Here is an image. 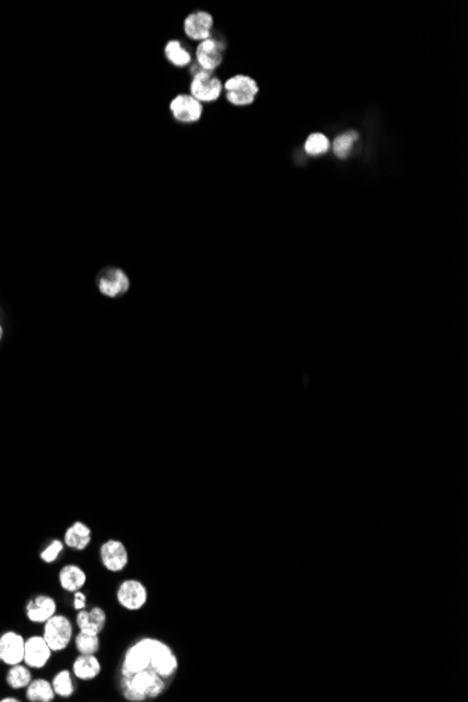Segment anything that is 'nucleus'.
Instances as JSON below:
<instances>
[{
  "instance_id": "nucleus-1",
  "label": "nucleus",
  "mask_w": 468,
  "mask_h": 702,
  "mask_svg": "<svg viewBox=\"0 0 468 702\" xmlns=\"http://www.w3.org/2000/svg\"><path fill=\"white\" fill-rule=\"evenodd\" d=\"M161 677L149 669L125 676V697L129 701H143L146 697H156L163 691Z\"/></svg>"
},
{
  "instance_id": "nucleus-2",
  "label": "nucleus",
  "mask_w": 468,
  "mask_h": 702,
  "mask_svg": "<svg viewBox=\"0 0 468 702\" xmlns=\"http://www.w3.org/2000/svg\"><path fill=\"white\" fill-rule=\"evenodd\" d=\"M223 91L226 100L234 107H248L254 104L259 86L255 79L248 74H234L223 83Z\"/></svg>"
},
{
  "instance_id": "nucleus-3",
  "label": "nucleus",
  "mask_w": 468,
  "mask_h": 702,
  "mask_svg": "<svg viewBox=\"0 0 468 702\" xmlns=\"http://www.w3.org/2000/svg\"><path fill=\"white\" fill-rule=\"evenodd\" d=\"M189 94L200 104L217 101L223 94V81L213 72H206L198 67L189 83Z\"/></svg>"
},
{
  "instance_id": "nucleus-4",
  "label": "nucleus",
  "mask_w": 468,
  "mask_h": 702,
  "mask_svg": "<svg viewBox=\"0 0 468 702\" xmlns=\"http://www.w3.org/2000/svg\"><path fill=\"white\" fill-rule=\"evenodd\" d=\"M43 640L52 649V652H60L66 649L73 637V627L69 619L64 616H53L46 623H43Z\"/></svg>"
},
{
  "instance_id": "nucleus-5",
  "label": "nucleus",
  "mask_w": 468,
  "mask_h": 702,
  "mask_svg": "<svg viewBox=\"0 0 468 702\" xmlns=\"http://www.w3.org/2000/svg\"><path fill=\"white\" fill-rule=\"evenodd\" d=\"M224 50V43L214 36L198 42L195 50V60L198 67L206 72H214L223 63Z\"/></svg>"
},
{
  "instance_id": "nucleus-6",
  "label": "nucleus",
  "mask_w": 468,
  "mask_h": 702,
  "mask_svg": "<svg viewBox=\"0 0 468 702\" xmlns=\"http://www.w3.org/2000/svg\"><path fill=\"white\" fill-rule=\"evenodd\" d=\"M172 118L181 123H196L203 116V104L191 94H177L168 105Z\"/></svg>"
},
{
  "instance_id": "nucleus-7",
  "label": "nucleus",
  "mask_w": 468,
  "mask_h": 702,
  "mask_svg": "<svg viewBox=\"0 0 468 702\" xmlns=\"http://www.w3.org/2000/svg\"><path fill=\"white\" fill-rule=\"evenodd\" d=\"M150 649V669L160 677H168L177 670V658L171 649L153 638H146Z\"/></svg>"
},
{
  "instance_id": "nucleus-8",
  "label": "nucleus",
  "mask_w": 468,
  "mask_h": 702,
  "mask_svg": "<svg viewBox=\"0 0 468 702\" xmlns=\"http://www.w3.org/2000/svg\"><path fill=\"white\" fill-rule=\"evenodd\" d=\"M214 18L209 11L196 10L189 13L184 20L185 35L196 42H202L213 36Z\"/></svg>"
},
{
  "instance_id": "nucleus-9",
  "label": "nucleus",
  "mask_w": 468,
  "mask_h": 702,
  "mask_svg": "<svg viewBox=\"0 0 468 702\" xmlns=\"http://www.w3.org/2000/svg\"><path fill=\"white\" fill-rule=\"evenodd\" d=\"M97 285L101 295L106 297H118L129 290L130 283L129 278L122 269L108 266L99 272Z\"/></svg>"
},
{
  "instance_id": "nucleus-10",
  "label": "nucleus",
  "mask_w": 468,
  "mask_h": 702,
  "mask_svg": "<svg viewBox=\"0 0 468 702\" xmlns=\"http://www.w3.org/2000/svg\"><path fill=\"white\" fill-rule=\"evenodd\" d=\"M116 600L125 610L137 612L147 602V590L142 582L128 579L119 585Z\"/></svg>"
},
{
  "instance_id": "nucleus-11",
  "label": "nucleus",
  "mask_w": 468,
  "mask_h": 702,
  "mask_svg": "<svg viewBox=\"0 0 468 702\" xmlns=\"http://www.w3.org/2000/svg\"><path fill=\"white\" fill-rule=\"evenodd\" d=\"M99 558L109 572H121L128 565V550L119 540H108L99 548Z\"/></svg>"
},
{
  "instance_id": "nucleus-12",
  "label": "nucleus",
  "mask_w": 468,
  "mask_h": 702,
  "mask_svg": "<svg viewBox=\"0 0 468 702\" xmlns=\"http://www.w3.org/2000/svg\"><path fill=\"white\" fill-rule=\"evenodd\" d=\"M52 649L43 637H29L24 645L22 663L29 669H42L50 659Z\"/></svg>"
},
{
  "instance_id": "nucleus-13",
  "label": "nucleus",
  "mask_w": 468,
  "mask_h": 702,
  "mask_svg": "<svg viewBox=\"0 0 468 702\" xmlns=\"http://www.w3.org/2000/svg\"><path fill=\"white\" fill-rule=\"evenodd\" d=\"M150 668V649L147 645V640H140L133 644L125 654L122 672L123 676L133 675Z\"/></svg>"
},
{
  "instance_id": "nucleus-14",
  "label": "nucleus",
  "mask_w": 468,
  "mask_h": 702,
  "mask_svg": "<svg viewBox=\"0 0 468 702\" xmlns=\"http://www.w3.org/2000/svg\"><path fill=\"white\" fill-rule=\"evenodd\" d=\"M25 640L14 633L7 631L0 637V661L7 666L22 663Z\"/></svg>"
},
{
  "instance_id": "nucleus-15",
  "label": "nucleus",
  "mask_w": 468,
  "mask_h": 702,
  "mask_svg": "<svg viewBox=\"0 0 468 702\" xmlns=\"http://www.w3.org/2000/svg\"><path fill=\"white\" fill-rule=\"evenodd\" d=\"M25 613L31 623L43 624L56 614V602L50 596L39 595L28 602Z\"/></svg>"
},
{
  "instance_id": "nucleus-16",
  "label": "nucleus",
  "mask_w": 468,
  "mask_h": 702,
  "mask_svg": "<svg viewBox=\"0 0 468 702\" xmlns=\"http://www.w3.org/2000/svg\"><path fill=\"white\" fill-rule=\"evenodd\" d=\"M106 621L105 612L99 607H94L90 612H85L84 609L77 613L76 623L77 627L81 633L91 634V635H99V633L104 630Z\"/></svg>"
},
{
  "instance_id": "nucleus-17",
  "label": "nucleus",
  "mask_w": 468,
  "mask_h": 702,
  "mask_svg": "<svg viewBox=\"0 0 468 702\" xmlns=\"http://www.w3.org/2000/svg\"><path fill=\"white\" fill-rule=\"evenodd\" d=\"M90 541H91V530H90V527H87L81 522L73 523L66 530L64 539H63L64 546H67L69 548L77 550V551L85 550L88 547Z\"/></svg>"
},
{
  "instance_id": "nucleus-18",
  "label": "nucleus",
  "mask_w": 468,
  "mask_h": 702,
  "mask_svg": "<svg viewBox=\"0 0 468 702\" xmlns=\"http://www.w3.org/2000/svg\"><path fill=\"white\" fill-rule=\"evenodd\" d=\"M87 582L85 572L77 565H66L59 572V583L63 590L74 593L80 590Z\"/></svg>"
},
{
  "instance_id": "nucleus-19",
  "label": "nucleus",
  "mask_w": 468,
  "mask_h": 702,
  "mask_svg": "<svg viewBox=\"0 0 468 702\" xmlns=\"http://www.w3.org/2000/svg\"><path fill=\"white\" fill-rule=\"evenodd\" d=\"M73 673L78 680L90 682L101 673V663L94 655H81L73 663Z\"/></svg>"
},
{
  "instance_id": "nucleus-20",
  "label": "nucleus",
  "mask_w": 468,
  "mask_h": 702,
  "mask_svg": "<svg viewBox=\"0 0 468 702\" xmlns=\"http://www.w3.org/2000/svg\"><path fill=\"white\" fill-rule=\"evenodd\" d=\"M164 56L175 67H186L192 63L191 52L179 39H170L164 45Z\"/></svg>"
},
{
  "instance_id": "nucleus-21",
  "label": "nucleus",
  "mask_w": 468,
  "mask_h": 702,
  "mask_svg": "<svg viewBox=\"0 0 468 702\" xmlns=\"http://www.w3.org/2000/svg\"><path fill=\"white\" fill-rule=\"evenodd\" d=\"M55 696L52 683L43 679L31 680L27 686V700L29 702H50L53 701Z\"/></svg>"
},
{
  "instance_id": "nucleus-22",
  "label": "nucleus",
  "mask_w": 468,
  "mask_h": 702,
  "mask_svg": "<svg viewBox=\"0 0 468 702\" xmlns=\"http://www.w3.org/2000/svg\"><path fill=\"white\" fill-rule=\"evenodd\" d=\"M357 139H359V135L355 130H347V132L338 135L333 139V142L331 143L333 154L340 160L347 158L349 154L352 153V149H353L355 143L357 142Z\"/></svg>"
},
{
  "instance_id": "nucleus-23",
  "label": "nucleus",
  "mask_w": 468,
  "mask_h": 702,
  "mask_svg": "<svg viewBox=\"0 0 468 702\" xmlns=\"http://www.w3.org/2000/svg\"><path fill=\"white\" fill-rule=\"evenodd\" d=\"M31 680H32V676H31L29 668L22 666V663L10 666L7 676H6L7 684L14 690L27 689V686L31 683Z\"/></svg>"
},
{
  "instance_id": "nucleus-24",
  "label": "nucleus",
  "mask_w": 468,
  "mask_h": 702,
  "mask_svg": "<svg viewBox=\"0 0 468 702\" xmlns=\"http://www.w3.org/2000/svg\"><path fill=\"white\" fill-rule=\"evenodd\" d=\"M329 149H331V142H329V139H328L324 133H319V132L311 133V135L305 139V143H304V151H305L308 156H311V157L322 156V154H325Z\"/></svg>"
},
{
  "instance_id": "nucleus-25",
  "label": "nucleus",
  "mask_w": 468,
  "mask_h": 702,
  "mask_svg": "<svg viewBox=\"0 0 468 702\" xmlns=\"http://www.w3.org/2000/svg\"><path fill=\"white\" fill-rule=\"evenodd\" d=\"M52 687H53L55 694L59 696V697L67 698V697L73 696L74 686H73V682H71L70 672L69 670H62L57 675H55V677L52 680Z\"/></svg>"
},
{
  "instance_id": "nucleus-26",
  "label": "nucleus",
  "mask_w": 468,
  "mask_h": 702,
  "mask_svg": "<svg viewBox=\"0 0 468 702\" xmlns=\"http://www.w3.org/2000/svg\"><path fill=\"white\" fill-rule=\"evenodd\" d=\"M76 649L81 655H94L99 649V640L98 635H91L85 633H78L74 638Z\"/></svg>"
},
{
  "instance_id": "nucleus-27",
  "label": "nucleus",
  "mask_w": 468,
  "mask_h": 702,
  "mask_svg": "<svg viewBox=\"0 0 468 702\" xmlns=\"http://www.w3.org/2000/svg\"><path fill=\"white\" fill-rule=\"evenodd\" d=\"M64 543L60 540H53L42 553H41V560L46 564H52L57 560L60 553L63 551Z\"/></svg>"
},
{
  "instance_id": "nucleus-28",
  "label": "nucleus",
  "mask_w": 468,
  "mask_h": 702,
  "mask_svg": "<svg viewBox=\"0 0 468 702\" xmlns=\"http://www.w3.org/2000/svg\"><path fill=\"white\" fill-rule=\"evenodd\" d=\"M73 605H74V609H76L77 612H80V610H83V609L85 607V596H84L80 590L74 592Z\"/></svg>"
},
{
  "instance_id": "nucleus-29",
  "label": "nucleus",
  "mask_w": 468,
  "mask_h": 702,
  "mask_svg": "<svg viewBox=\"0 0 468 702\" xmlns=\"http://www.w3.org/2000/svg\"><path fill=\"white\" fill-rule=\"evenodd\" d=\"M0 701H1V702H18V700H17V698H14V697H6V698H3V700H0Z\"/></svg>"
},
{
  "instance_id": "nucleus-30",
  "label": "nucleus",
  "mask_w": 468,
  "mask_h": 702,
  "mask_svg": "<svg viewBox=\"0 0 468 702\" xmlns=\"http://www.w3.org/2000/svg\"><path fill=\"white\" fill-rule=\"evenodd\" d=\"M1 335H3V330H1V327H0V339H1Z\"/></svg>"
}]
</instances>
